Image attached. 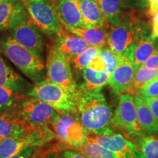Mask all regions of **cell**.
I'll return each mask as SVG.
<instances>
[{
    "mask_svg": "<svg viewBox=\"0 0 158 158\" xmlns=\"http://www.w3.org/2000/svg\"><path fill=\"white\" fill-rule=\"evenodd\" d=\"M79 94L80 90L78 93H73L45 79L34 85L28 96L44 102L58 110L76 113Z\"/></svg>",
    "mask_w": 158,
    "mask_h": 158,
    "instance_id": "obj_4",
    "label": "cell"
},
{
    "mask_svg": "<svg viewBox=\"0 0 158 158\" xmlns=\"http://www.w3.org/2000/svg\"><path fill=\"white\" fill-rule=\"evenodd\" d=\"M50 128L59 140L69 147L79 148L87 142L89 131L74 112L59 110L58 119Z\"/></svg>",
    "mask_w": 158,
    "mask_h": 158,
    "instance_id": "obj_7",
    "label": "cell"
},
{
    "mask_svg": "<svg viewBox=\"0 0 158 158\" xmlns=\"http://www.w3.org/2000/svg\"><path fill=\"white\" fill-rule=\"evenodd\" d=\"M158 76V71L146 68L144 65L139 67L135 70L133 83L128 93L135 96L146 84Z\"/></svg>",
    "mask_w": 158,
    "mask_h": 158,
    "instance_id": "obj_26",
    "label": "cell"
},
{
    "mask_svg": "<svg viewBox=\"0 0 158 158\" xmlns=\"http://www.w3.org/2000/svg\"><path fill=\"white\" fill-rule=\"evenodd\" d=\"M142 97V96H141ZM144 102L147 104L149 108L151 110L152 113L158 122V97L157 98H146L142 97Z\"/></svg>",
    "mask_w": 158,
    "mask_h": 158,
    "instance_id": "obj_32",
    "label": "cell"
},
{
    "mask_svg": "<svg viewBox=\"0 0 158 158\" xmlns=\"http://www.w3.org/2000/svg\"><path fill=\"white\" fill-rule=\"evenodd\" d=\"M134 100L137 110L138 122L144 133L149 135H157L158 122L149 106L144 102L141 95L138 94L134 96Z\"/></svg>",
    "mask_w": 158,
    "mask_h": 158,
    "instance_id": "obj_23",
    "label": "cell"
},
{
    "mask_svg": "<svg viewBox=\"0 0 158 158\" xmlns=\"http://www.w3.org/2000/svg\"><path fill=\"white\" fill-rule=\"evenodd\" d=\"M97 2L109 27L117 24L124 13L125 0H97Z\"/></svg>",
    "mask_w": 158,
    "mask_h": 158,
    "instance_id": "obj_24",
    "label": "cell"
},
{
    "mask_svg": "<svg viewBox=\"0 0 158 158\" xmlns=\"http://www.w3.org/2000/svg\"><path fill=\"white\" fill-rule=\"evenodd\" d=\"M110 76L109 73L100 72L88 67L84 69L83 73L84 80L83 89L89 92L101 90L105 85L108 84Z\"/></svg>",
    "mask_w": 158,
    "mask_h": 158,
    "instance_id": "obj_25",
    "label": "cell"
},
{
    "mask_svg": "<svg viewBox=\"0 0 158 158\" xmlns=\"http://www.w3.org/2000/svg\"><path fill=\"white\" fill-rule=\"evenodd\" d=\"M56 5L61 21L67 29L84 27L78 0H56Z\"/></svg>",
    "mask_w": 158,
    "mask_h": 158,
    "instance_id": "obj_16",
    "label": "cell"
},
{
    "mask_svg": "<svg viewBox=\"0 0 158 158\" xmlns=\"http://www.w3.org/2000/svg\"><path fill=\"white\" fill-rule=\"evenodd\" d=\"M0 51L35 84L45 80L46 67L44 61L18 43L11 36L0 40Z\"/></svg>",
    "mask_w": 158,
    "mask_h": 158,
    "instance_id": "obj_3",
    "label": "cell"
},
{
    "mask_svg": "<svg viewBox=\"0 0 158 158\" xmlns=\"http://www.w3.org/2000/svg\"><path fill=\"white\" fill-rule=\"evenodd\" d=\"M111 124L130 135H142L145 133L138 122L133 95L129 93L120 95Z\"/></svg>",
    "mask_w": 158,
    "mask_h": 158,
    "instance_id": "obj_11",
    "label": "cell"
},
{
    "mask_svg": "<svg viewBox=\"0 0 158 158\" xmlns=\"http://www.w3.org/2000/svg\"><path fill=\"white\" fill-rule=\"evenodd\" d=\"M157 50L158 38H155L150 35L140 40L129 56L135 70L143 65Z\"/></svg>",
    "mask_w": 158,
    "mask_h": 158,
    "instance_id": "obj_19",
    "label": "cell"
},
{
    "mask_svg": "<svg viewBox=\"0 0 158 158\" xmlns=\"http://www.w3.org/2000/svg\"><path fill=\"white\" fill-rule=\"evenodd\" d=\"M84 18V28L108 27L97 0H78Z\"/></svg>",
    "mask_w": 158,
    "mask_h": 158,
    "instance_id": "obj_22",
    "label": "cell"
},
{
    "mask_svg": "<svg viewBox=\"0 0 158 158\" xmlns=\"http://www.w3.org/2000/svg\"><path fill=\"white\" fill-rule=\"evenodd\" d=\"M151 35L155 38H158V12L152 17Z\"/></svg>",
    "mask_w": 158,
    "mask_h": 158,
    "instance_id": "obj_38",
    "label": "cell"
},
{
    "mask_svg": "<svg viewBox=\"0 0 158 158\" xmlns=\"http://www.w3.org/2000/svg\"><path fill=\"white\" fill-rule=\"evenodd\" d=\"M57 155H58V152H54V153L51 154V155L46 156V157L44 158H55L56 157Z\"/></svg>",
    "mask_w": 158,
    "mask_h": 158,
    "instance_id": "obj_40",
    "label": "cell"
},
{
    "mask_svg": "<svg viewBox=\"0 0 158 158\" xmlns=\"http://www.w3.org/2000/svg\"><path fill=\"white\" fill-rule=\"evenodd\" d=\"M99 56L103 59L107 66L106 72L111 74L121 62L122 56H120L111 51L109 48H102L100 49Z\"/></svg>",
    "mask_w": 158,
    "mask_h": 158,
    "instance_id": "obj_30",
    "label": "cell"
},
{
    "mask_svg": "<svg viewBox=\"0 0 158 158\" xmlns=\"http://www.w3.org/2000/svg\"><path fill=\"white\" fill-rule=\"evenodd\" d=\"M109 29L108 27H102L67 29L73 34L81 37L89 46L101 49L107 45Z\"/></svg>",
    "mask_w": 158,
    "mask_h": 158,
    "instance_id": "obj_20",
    "label": "cell"
},
{
    "mask_svg": "<svg viewBox=\"0 0 158 158\" xmlns=\"http://www.w3.org/2000/svg\"><path fill=\"white\" fill-rule=\"evenodd\" d=\"M10 36L18 43L44 61V38L29 13L21 18L10 29Z\"/></svg>",
    "mask_w": 158,
    "mask_h": 158,
    "instance_id": "obj_9",
    "label": "cell"
},
{
    "mask_svg": "<svg viewBox=\"0 0 158 158\" xmlns=\"http://www.w3.org/2000/svg\"><path fill=\"white\" fill-rule=\"evenodd\" d=\"M21 2H22V3H23V5H24V7L26 6V5H27V2H28V1L29 0H21Z\"/></svg>",
    "mask_w": 158,
    "mask_h": 158,
    "instance_id": "obj_41",
    "label": "cell"
},
{
    "mask_svg": "<svg viewBox=\"0 0 158 158\" xmlns=\"http://www.w3.org/2000/svg\"><path fill=\"white\" fill-rule=\"evenodd\" d=\"M29 16L43 34L55 38L62 27L56 0H29L25 6Z\"/></svg>",
    "mask_w": 158,
    "mask_h": 158,
    "instance_id": "obj_5",
    "label": "cell"
},
{
    "mask_svg": "<svg viewBox=\"0 0 158 158\" xmlns=\"http://www.w3.org/2000/svg\"><path fill=\"white\" fill-rule=\"evenodd\" d=\"M0 86H5L21 95H29L31 85L12 69L0 55Z\"/></svg>",
    "mask_w": 158,
    "mask_h": 158,
    "instance_id": "obj_15",
    "label": "cell"
},
{
    "mask_svg": "<svg viewBox=\"0 0 158 158\" xmlns=\"http://www.w3.org/2000/svg\"><path fill=\"white\" fill-rule=\"evenodd\" d=\"M78 149L88 158H118L111 151L93 141H87Z\"/></svg>",
    "mask_w": 158,
    "mask_h": 158,
    "instance_id": "obj_28",
    "label": "cell"
},
{
    "mask_svg": "<svg viewBox=\"0 0 158 158\" xmlns=\"http://www.w3.org/2000/svg\"><path fill=\"white\" fill-rule=\"evenodd\" d=\"M87 141H93L111 151L118 158H144L137 147L121 134H94L89 132Z\"/></svg>",
    "mask_w": 158,
    "mask_h": 158,
    "instance_id": "obj_12",
    "label": "cell"
},
{
    "mask_svg": "<svg viewBox=\"0 0 158 158\" xmlns=\"http://www.w3.org/2000/svg\"><path fill=\"white\" fill-rule=\"evenodd\" d=\"M138 150L144 158H158V137L155 135H137Z\"/></svg>",
    "mask_w": 158,
    "mask_h": 158,
    "instance_id": "obj_27",
    "label": "cell"
},
{
    "mask_svg": "<svg viewBox=\"0 0 158 158\" xmlns=\"http://www.w3.org/2000/svg\"><path fill=\"white\" fill-rule=\"evenodd\" d=\"M148 13L153 17L158 12V0H149L148 2Z\"/></svg>",
    "mask_w": 158,
    "mask_h": 158,
    "instance_id": "obj_37",
    "label": "cell"
},
{
    "mask_svg": "<svg viewBox=\"0 0 158 158\" xmlns=\"http://www.w3.org/2000/svg\"><path fill=\"white\" fill-rule=\"evenodd\" d=\"M146 68L158 71V50L143 64Z\"/></svg>",
    "mask_w": 158,
    "mask_h": 158,
    "instance_id": "obj_36",
    "label": "cell"
},
{
    "mask_svg": "<svg viewBox=\"0 0 158 158\" xmlns=\"http://www.w3.org/2000/svg\"><path fill=\"white\" fill-rule=\"evenodd\" d=\"M100 48L96 47L89 46L85 50L84 52L79 54L74 59L71 61L75 68L78 70H83L89 66L92 61L99 55Z\"/></svg>",
    "mask_w": 158,
    "mask_h": 158,
    "instance_id": "obj_29",
    "label": "cell"
},
{
    "mask_svg": "<svg viewBox=\"0 0 158 158\" xmlns=\"http://www.w3.org/2000/svg\"><path fill=\"white\" fill-rule=\"evenodd\" d=\"M135 69L130 57L122 56L121 62L110 74L108 84L116 95L128 93L133 83Z\"/></svg>",
    "mask_w": 158,
    "mask_h": 158,
    "instance_id": "obj_13",
    "label": "cell"
},
{
    "mask_svg": "<svg viewBox=\"0 0 158 158\" xmlns=\"http://www.w3.org/2000/svg\"><path fill=\"white\" fill-rule=\"evenodd\" d=\"M2 1H4V0H0V2H2Z\"/></svg>",
    "mask_w": 158,
    "mask_h": 158,
    "instance_id": "obj_43",
    "label": "cell"
},
{
    "mask_svg": "<svg viewBox=\"0 0 158 158\" xmlns=\"http://www.w3.org/2000/svg\"><path fill=\"white\" fill-rule=\"evenodd\" d=\"M27 13L28 12L21 0L0 2V31H10Z\"/></svg>",
    "mask_w": 158,
    "mask_h": 158,
    "instance_id": "obj_17",
    "label": "cell"
},
{
    "mask_svg": "<svg viewBox=\"0 0 158 158\" xmlns=\"http://www.w3.org/2000/svg\"><path fill=\"white\" fill-rule=\"evenodd\" d=\"M37 148L38 147H29L10 158H35Z\"/></svg>",
    "mask_w": 158,
    "mask_h": 158,
    "instance_id": "obj_35",
    "label": "cell"
},
{
    "mask_svg": "<svg viewBox=\"0 0 158 158\" xmlns=\"http://www.w3.org/2000/svg\"><path fill=\"white\" fill-rule=\"evenodd\" d=\"M148 2L149 0H128L132 8L141 12L148 10Z\"/></svg>",
    "mask_w": 158,
    "mask_h": 158,
    "instance_id": "obj_34",
    "label": "cell"
},
{
    "mask_svg": "<svg viewBox=\"0 0 158 158\" xmlns=\"http://www.w3.org/2000/svg\"><path fill=\"white\" fill-rule=\"evenodd\" d=\"M59 116V110L33 98L26 99L19 112V117L33 127H50Z\"/></svg>",
    "mask_w": 158,
    "mask_h": 158,
    "instance_id": "obj_10",
    "label": "cell"
},
{
    "mask_svg": "<svg viewBox=\"0 0 158 158\" xmlns=\"http://www.w3.org/2000/svg\"><path fill=\"white\" fill-rule=\"evenodd\" d=\"M56 138L49 127H35L22 137L6 138L0 141V158H10L29 147H43Z\"/></svg>",
    "mask_w": 158,
    "mask_h": 158,
    "instance_id": "obj_6",
    "label": "cell"
},
{
    "mask_svg": "<svg viewBox=\"0 0 158 158\" xmlns=\"http://www.w3.org/2000/svg\"><path fill=\"white\" fill-rule=\"evenodd\" d=\"M63 156L64 158H88L84 154L72 151H65L63 154Z\"/></svg>",
    "mask_w": 158,
    "mask_h": 158,
    "instance_id": "obj_39",
    "label": "cell"
},
{
    "mask_svg": "<svg viewBox=\"0 0 158 158\" xmlns=\"http://www.w3.org/2000/svg\"><path fill=\"white\" fill-rule=\"evenodd\" d=\"M26 99L23 95L0 86V114L20 118L21 106Z\"/></svg>",
    "mask_w": 158,
    "mask_h": 158,
    "instance_id": "obj_21",
    "label": "cell"
},
{
    "mask_svg": "<svg viewBox=\"0 0 158 158\" xmlns=\"http://www.w3.org/2000/svg\"><path fill=\"white\" fill-rule=\"evenodd\" d=\"M55 158H64V156H62V155H57L56 157H55Z\"/></svg>",
    "mask_w": 158,
    "mask_h": 158,
    "instance_id": "obj_42",
    "label": "cell"
},
{
    "mask_svg": "<svg viewBox=\"0 0 158 158\" xmlns=\"http://www.w3.org/2000/svg\"><path fill=\"white\" fill-rule=\"evenodd\" d=\"M45 67L48 81L73 93L79 92L74 81L70 62L54 45L49 48Z\"/></svg>",
    "mask_w": 158,
    "mask_h": 158,
    "instance_id": "obj_8",
    "label": "cell"
},
{
    "mask_svg": "<svg viewBox=\"0 0 158 158\" xmlns=\"http://www.w3.org/2000/svg\"><path fill=\"white\" fill-rule=\"evenodd\" d=\"M138 95L146 98H157L158 76L144 85L138 92Z\"/></svg>",
    "mask_w": 158,
    "mask_h": 158,
    "instance_id": "obj_31",
    "label": "cell"
},
{
    "mask_svg": "<svg viewBox=\"0 0 158 158\" xmlns=\"http://www.w3.org/2000/svg\"><path fill=\"white\" fill-rule=\"evenodd\" d=\"M33 128L19 117L0 114V141L6 138L22 137Z\"/></svg>",
    "mask_w": 158,
    "mask_h": 158,
    "instance_id": "obj_18",
    "label": "cell"
},
{
    "mask_svg": "<svg viewBox=\"0 0 158 158\" xmlns=\"http://www.w3.org/2000/svg\"><path fill=\"white\" fill-rule=\"evenodd\" d=\"M149 25L134 13H124L117 24L110 27L107 45L120 56H129L135 45L150 35Z\"/></svg>",
    "mask_w": 158,
    "mask_h": 158,
    "instance_id": "obj_2",
    "label": "cell"
},
{
    "mask_svg": "<svg viewBox=\"0 0 158 158\" xmlns=\"http://www.w3.org/2000/svg\"><path fill=\"white\" fill-rule=\"evenodd\" d=\"M89 67L94 70L100 71V72H106L107 70V66H106V62L99 55L92 61V62Z\"/></svg>",
    "mask_w": 158,
    "mask_h": 158,
    "instance_id": "obj_33",
    "label": "cell"
},
{
    "mask_svg": "<svg viewBox=\"0 0 158 158\" xmlns=\"http://www.w3.org/2000/svg\"><path fill=\"white\" fill-rule=\"evenodd\" d=\"M54 39L56 40L55 46L70 62L73 59L89 47L81 37L71 33L64 25Z\"/></svg>",
    "mask_w": 158,
    "mask_h": 158,
    "instance_id": "obj_14",
    "label": "cell"
},
{
    "mask_svg": "<svg viewBox=\"0 0 158 158\" xmlns=\"http://www.w3.org/2000/svg\"><path fill=\"white\" fill-rule=\"evenodd\" d=\"M76 113L81 123L90 133L110 134L112 123L111 110L101 91H80Z\"/></svg>",
    "mask_w": 158,
    "mask_h": 158,
    "instance_id": "obj_1",
    "label": "cell"
}]
</instances>
